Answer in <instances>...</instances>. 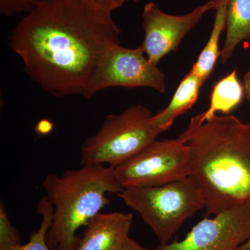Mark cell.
I'll return each mask as SVG.
<instances>
[{
  "mask_svg": "<svg viewBox=\"0 0 250 250\" xmlns=\"http://www.w3.org/2000/svg\"><path fill=\"white\" fill-rule=\"evenodd\" d=\"M121 33L111 14L83 0H45L16 24L10 46L46 92L85 98L99 61L120 43Z\"/></svg>",
  "mask_w": 250,
  "mask_h": 250,
  "instance_id": "1",
  "label": "cell"
},
{
  "mask_svg": "<svg viewBox=\"0 0 250 250\" xmlns=\"http://www.w3.org/2000/svg\"><path fill=\"white\" fill-rule=\"evenodd\" d=\"M179 141L189 147V176L201 192L206 216L250 205V124L232 115L190 119Z\"/></svg>",
  "mask_w": 250,
  "mask_h": 250,
  "instance_id": "2",
  "label": "cell"
},
{
  "mask_svg": "<svg viewBox=\"0 0 250 250\" xmlns=\"http://www.w3.org/2000/svg\"><path fill=\"white\" fill-rule=\"evenodd\" d=\"M42 185L54 208L46 236L53 250H76L81 240L77 231L109 203L106 194L125 190L114 167L105 165H83L60 176L49 174Z\"/></svg>",
  "mask_w": 250,
  "mask_h": 250,
  "instance_id": "3",
  "label": "cell"
},
{
  "mask_svg": "<svg viewBox=\"0 0 250 250\" xmlns=\"http://www.w3.org/2000/svg\"><path fill=\"white\" fill-rule=\"evenodd\" d=\"M117 195L141 215L161 245L168 243L186 220L205 208L201 192L190 177L159 187L128 188Z\"/></svg>",
  "mask_w": 250,
  "mask_h": 250,
  "instance_id": "4",
  "label": "cell"
},
{
  "mask_svg": "<svg viewBox=\"0 0 250 250\" xmlns=\"http://www.w3.org/2000/svg\"><path fill=\"white\" fill-rule=\"evenodd\" d=\"M152 115L146 106H131L119 114L106 117L96 134L81 146V164L116 167L142 152L157 138L150 124Z\"/></svg>",
  "mask_w": 250,
  "mask_h": 250,
  "instance_id": "5",
  "label": "cell"
},
{
  "mask_svg": "<svg viewBox=\"0 0 250 250\" xmlns=\"http://www.w3.org/2000/svg\"><path fill=\"white\" fill-rule=\"evenodd\" d=\"M189 147L177 139L151 143L142 152L115 167L125 188L159 187L189 176Z\"/></svg>",
  "mask_w": 250,
  "mask_h": 250,
  "instance_id": "6",
  "label": "cell"
},
{
  "mask_svg": "<svg viewBox=\"0 0 250 250\" xmlns=\"http://www.w3.org/2000/svg\"><path fill=\"white\" fill-rule=\"evenodd\" d=\"M121 86L152 88L166 91L165 74L149 62L141 47L135 49L113 44L103 54L95 67L85 98L90 99L100 90Z\"/></svg>",
  "mask_w": 250,
  "mask_h": 250,
  "instance_id": "7",
  "label": "cell"
},
{
  "mask_svg": "<svg viewBox=\"0 0 250 250\" xmlns=\"http://www.w3.org/2000/svg\"><path fill=\"white\" fill-rule=\"evenodd\" d=\"M250 235V205H240L205 218L182 241L159 245L155 250H236Z\"/></svg>",
  "mask_w": 250,
  "mask_h": 250,
  "instance_id": "8",
  "label": "cell"
},
{
  "mask_svg": "<svg viewBox=\"0 0 250 250\" xmlns=\"http://www.w3.org/2000/svg\"><path fill=\"white\" fill-rule=\"evenodd\" d=\"M211 9L213 0L182 16L164 12L154 2L146 4L142 14L145 39L140 47L149 62L158 65L167 54L177 50L184 38Z\"/></svg>",
  "mask_w": 250,
  "mask_h": 250,
  "instance_id": "9",
  "label": "cell"
},
{
  "mask_svg": "<svg viewBox=\"0 0 250 250\" xmlns=\"http://www.w3.org/2000/svg\"><path fill=\"white\" fill-rule=\"evenodd\" d=\"M133 215L99 213L84 227L76 250H122L129 237Z\"/></svg>",
  "mask_w": 250,
  "mask_h": 250,
  "instance_id": "10",
  "label": "cell"
},
{
  "mask_svg": "<svg viewBox=\"0 0 250 250\" xmlns=\"http://www.w3.org/2000/svg\"><path fill=\"white\" fill-rule=\"evenodd\" d=\"M205 82L190 71L182 79L169 104L150 118V124L158 134L167 131L178 117L194 106Z\"/></svg>",
  "mask_w": 250,
  "mask_h": 250,
  "instance_id": "11",
  "label": "cell"
},
{
  "mask_svg": "<svg viewBox=\"0 0 250 250\" xmlns=\"http://www.w3.org/2000/svg\"><path fill=\"white\" fill-rule=\"evenodd\" d=\"M226 37L219 61L225 63L232 57L237 46L250 39V0H226Z\"/></svg>",
  "mask_w": 250,
  "mask_h": 250,
  "instance_id": "12",
  "label": "cell"
},
{
  "mask_svg": "<svg viewBox=\"0 0 250 250\" xmlns=\"http://www.w3.org/2000/svg\"><path fill=\"white\" fill-rule=\"evenodd\" d=\"M213 1L214 2L215 14L209 39L190 70L194 75L205 82L209 78L216 62L219 60L220 37L226 29L228 14L226 0H213Z\"/></svg>",
  "mask_w": 250,
  "mask_h": 250,
  "instance_id": "13",
  "label": "cell"
},
{
  "mask_svg": "<svg viewBox=\"0 0 250 250\" xmlns=\"http://www.w3.org/2000/svg\"><path fill=\"white\" fill-rule=\"evenodd\" d=\"M244 96V85L240 82L236 69H234L213 85L209 108L200 113L202 119H209L218 113L229 115L230 112L241 104Z\"/></svg>",
  "mask_w": 250,
  "mask_h": 250,
  "instance_id": "14",
  "label": "cell"
},
{
  "mask_svg": "<svg viewBox=\"0 0 250 250\" xmlns=\"http://www.w3.org/2000/svg\"><path fill=\"white\" fill-rule=\"evenodd\" d=\"M36 211L41 216L39 229L31 233L26 244L21 245L14 250H53L47 244L46 236L53 220L54 208L46 195L39 200L36 206Z\"/></svg>",
  "mask_w": 250,
  "mask_h": 250,
  "instance_id": "15",
  "label": "cell"
},
{
  "mask_svg": "<svg viewBox=\"0 0 250 250\" xmlns=\"http://www.w3.org/2000/svg\"><path fill=\"white\" fill-rule=\"evenodd\" d=\"M21 243V233L10 220L2 201L0 202V250H14Z\"/></svg>",
  "mask_w": 250,
  "mask_h": 250,
  "instance_id": "16",
  "label": "cell"
},
{
  "mask_svg": "<svg viewBox=\"0 0 250 250\" xmlns=\"http://www.w3.org/2000/svg\"><path fill=\"white\" fill-rule=\"evenodd\" d=\"M45 0H0V11L9 17L16 14L30 12Z\"/></svg>",
  "mask_w": 250,
  "mask_h": 250,
  "instance_id": "17",
  "label": "cell"
},
{
  "mask_svg": "<svg viewBox=\"0 0 250 250\" xmlns=\"http://www.w3.org/2000/svg\"><path fill=\"white\" fill-rule=\"evenodd\" d=\"M90 6L112 14L113 11L121 8L128 1H138V0H83Z\"/></svg>",
  "mask_w": 250,
  "mask_h": 250,
  "instance_id": "18",
  "label": "cell"
},
{
  "mask_svg": "<svg viewBox=\"0 0 250 250\" xmlns=\"http://www.w3.org/2000/svg\"><path fill=\"white\" fill-rule=\"evenodd\" d=\"M122 250H152L144 248V247L140 245L138 242L134 241L132 238H128L125 243L124 247Z\"/></svg>",
  "mask_w": 250,
  "mask_h": 250,
  "instance_id": "19",
  "label": "cell"
},
{
  "mask_svg": "<svg viewBox=\"0 0 250 250\" xmlns=\"http://www.w3.org/2000/svg\"><path fill=\"white\" fill-rule=\"evenodd\" d=\"M52 129V124L48 121H41L36 126V131L41 134H48Z\"/></svg>",
  "mask_w": 250,
  "mask_h": 250,
  "instance_id": "20",
  "label": "cell"
},
{
  "mask_svg": "<svg viewBox=\"0 0 250 250\" xmlns=\"http://www.w3.org/2000/svg\"><path fill=\"white\" fill-rule=\"evenodd\" d=\"M243 85H244L246 98L248 101L250 102V70L245 75Z\"/></svg>",
  "mask_w": 250,
  "mask_h": 250,
  "instance_id": "21",
  "label": "cell"
},
{
  "mask_svg": "<svg viewBox=\"0 0 250 250\" xmlns=\"http://www.w3.org/2000/svg\"><path fill=\"white\" fill-rule=\"evenodd\" d=\"M236 250H250V235L248 240L238 247Z\"/></svg>",
  "mask_w": 250,
  "mask_h": 250,
  "instance_id": "22",
  "label": "cell"
}]
</instances>
